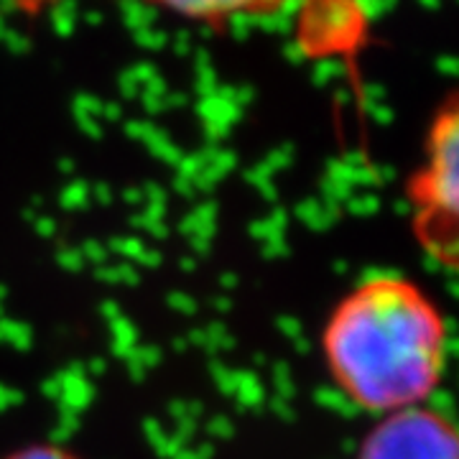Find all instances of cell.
<instances>
[{"label":"cell","mask_w":459,"mask_h":459,"mask_svg":"<svg viewBox=\"0 0 459 459\" xmlns=\"http://www.w3.org/2000/svg\"><path fill=\"white\" fill-rule=\"evenodd\" d=\"M322 358L337 391L360 411L388 416L424 406L446 368V322L416 281L376 273L332 307Z\"/></svg>","instance_id":"6da1fadb"},{"label":"cell","mask_w":459,"mask_h":459,"mask_svg":"<svg viewBox=\"0 0 459 459\" xmlns=\"http://www.w3.org/2000/svg\"><path fill=\"white\" fill-rule=\"evenodd\" d=\"M411 232L431 261L459 273V92L431 117L424 159L406 181Z\"/></svg>","instance_id":"7a4b0ae2"},{"label":"cell","mask_w":459,"mask_h":459,"mask_svg":"<svg viewBox=\"0 0 459 459\" xmlns=\"http://www.w3.org/2000/svg\"><path fill=\"white\" fill-rule=\"evenodd\" d=\"M355 459H459V427L427 406L395 411L362 437Z\"/></svg>","instance_id":"3957f363"},{"label":"cell","mask_w":459,"mask_h":459,"mask_svg":"<svg viewBox=\"0 0 459 459\" xmlns=\"http://www.w3.org/2000/svg\"><path fill=\"white\" fill-rule=\"evenodd\" d=\"M0 459H87L72 446L59 442H31L5 452Z\"/></svg>","instance_id":"277c9868"}]
</instances>
